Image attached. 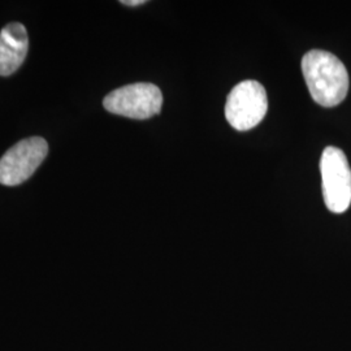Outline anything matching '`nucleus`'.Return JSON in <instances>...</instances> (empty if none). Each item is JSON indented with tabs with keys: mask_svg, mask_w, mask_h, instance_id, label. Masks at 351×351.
Returning a JSON list of instances; mask_svg holds the SVG:
<instances>
[{
	"mask_svg": "<svg viewBox=\"0 0 351 351\" xmlns=\"http://www.w3.org/2000/svg\"><path fill=\"white\" fill-rule=\"evenodd\" d=\"M302 72L308 91L317 104L330 108L346 98L349 73L333 53L323 50L308 51L302 59Z\"/></svg>",
	"mask_w": 351,
	"mask_h": 351,
	"instance_id": "1",
	"label": "nucleus"
},
{
	"mask_svg": "<svg viewBox=\"0 0 351 351\" xmlns=\"http://www.w3.org/2000/svg\"><path fill=\"white\" fill-rule=\"evenodd\" d=\"M103 106L108 112L146 120L160 113L163 95L158 86L139 82L113 90L104 98Z\"/></svg>",
	"mask_w": 351,
	"mask_h": 351,
	"instance_id": "2",
	"label": "nucleus"
},
{
	"mask_svg": "<svg viewBox=\"0 0 351 351\" xmlns=\"http://www.w3.org/2000/svg\"><path fill=\"white\" fill-rule=\"evenodd\" d=\"M268 110L265 88L258 81H243L230 91L226 104L228 123L236 130L246 132L259 125Z\"/></svg>",
	"mask_w": 351,
	"mask_h": 351,
	"instance_id": "3",
	"label": "nucleus"
},
{
	"mask_svg": "<svg viewBox=\"0 0 351 351\" xmlns=\"http://www.w3.org/2000/svg\"><path fill=\"white\" fill-rule=\"evenodd\" d=\"M323 195L330 213H345L351 203V168L343 151L326 147L320 159Z\"/></svg>",
	"mask_w": 351,
	"mask_h": 351,
	"instance_id": "4",
	"label": "nucleus"
},
{
	"mask_svg": "<svg viewBox=\"0 0 351 351\" xmlns=\"http://www.w3.org/2000/svg\"><path fill=\"white\" fill-rule=\"evenodd\" d=\"M49 154L47 142L40 137L23 139L0 158V184L17 186L25 182Z\"/></svg>",
	"mask_w": 351,
	"mask_h": 351,
	"instance_id": "5",
	"label": "nucleus"
},
{
	"mask_svg": "<svg viewBox=\"0 0 351 351\" xmlns=\"http://www.w3.org/2000/svg\"><path fill=\"white\" fill-rule=\"evenodd\" d=\"M29 37L25 26L12 23L0 32V75H13L25 60Z\"/></svg>",
	"mask_w": 351,
	"mask_h": 351,
	"instance_id": "6",
	"label": "nucleus"
},
{
	"mask_svg": "<svg viewBox=\"0 0 351 351\" xmlns=\"http://www.w3.org/2000/svg\"><path fill=\"white\" fill-rule=\"evenodd\" d=\"M145 3H146V0H123L121 1V4L129 5V7H136V5H141Z\"/></svg>",
	"mask_w": 351,
	"mask_h": 351,
	"instance_id": "7",
	"label": "nucleus"
}]
</instances>
